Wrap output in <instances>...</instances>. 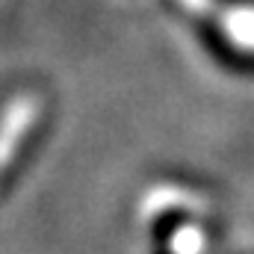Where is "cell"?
Instances as JSON below:
<instances>
[{
  "label": "cell",
  "mask_w": 254,
  "mask_h": 254,
  "mask_svg": "<svg viewBox=\"0 0 254 254\" xmlns=\"http://www.w3.org/2000/svg\"><path fill=\"white\" fill-rule=\"evenodd\" d=\"M157 254H169V252H157Z\"/></svg>",
  "instance_id": "6da1fadb"
}]
</instances>
